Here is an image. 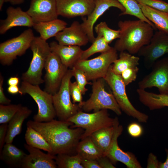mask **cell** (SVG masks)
<instances>
[{"mask_svg": "<svg viewBox=\"0 0 168 168\" xmlns=\"http://www.w3.org/2000/svg\"><path fill=\"white\" fill-rule=\"evenodd\" d=\"M26 124L44 137L51 147L52 154L54 155L76 154V147L84 131L81 128H71L73 125L71 122L54 119L43 122L30 120Z\"/></svg>", "mask_w": 168, "mask_h": 168, "instance_id": "obj_1", "label": "cell"}, {"mask_svg": "<svg viewBox=\"0 0 168 168\" xmlns=\"http://www.w3.org/2000/svg\"><path fill=\"white\" fill-rule=\"evenodd\" d=\"M118 26L119 37L114 47L117 51H126L132 54H138L149 44L155 30L149 23L139 19L119 21Z\"/></svg>", "mask_w": 168, "mask_h": 168, "instance_id": "obj_2", "label": "cell"}, {"mask_svg": "<svg viewBox=\"0 0 168 168\" xmlns=\"http://www.w3.org/2000/svg\"><path fill=\"white\" fill-rule=\"evenodd\" d=\"M30 48L32 52V59L28 69L22 74L21 79L32 85H39L44 82L42 78V72L51 52L50 47L40 36H35Z\"/></svg>", "mask_w": 168, "mask_h": 168, "instance_id": "obj_3", "label": "cell"}, {"mask_svg": "<svg viewBox=\"0 0 168 168\" xmlns=\"http://www.w3.org/2000/svg\"><path fill=\"white\" fill-rule=\"evenodd\" d=\"M105 82L103 78L93 81L92 93L90 98L78 103L82 110L88 112L92 110L95 112L103 109L110 110L117 115L121 114V110L112 92L106 90Z\"/></svg>", "mask_w": 168, "mask_h": 168, "instance_id": "obj_4", "label": "cell"}, {"mask_svg": "<svg viewBox=\"0 0 168 168\" xmlns=\"http://www.w3.org/2000/svg\"><path fill=\"white\" fill-rule=\"evenodd\" d=\"M111 88L112 93L121 110L128 115L141 123H147L148 116L138 110L130 101L126 91V86L120 75L115 74L111 65L103 78Z\"/></svg>", "mask_w": 168, "mask_h": 168, "instance_id": "obj_5", "label": "cell"}, {"mask_svg": "<svg viewBox=\"0 0 168 168\" xmlns=\"http://www.w3.org/2000/svg\"><path fill=\"white\" fill-rule=\"evenodd\" d=\"M19 93L21 95L28 94L36 103L38 111L33 116L34 121L39 122H48L54 119L56 116L53 95L42 90L39 85L23 81Z\"/></svg>", "mask_w": 168, "mask_h": 168, "instance_id": "obj_6", "label": "cell"}, {"mask_svg": "<svg viewBox=\"0 0 168 168\" xmlns=\"http://www.w3.org/2000/svg\"><path fill=\"white\" fill-rule=\"evenodd\" d=\"M67 121L72 123V128H81L84 130L81 140L103 128L113 126L114 118L110 116L107 110L103 109L89 113L82 110L70 118Z\"/></svg>", "mask_w": 168, "mask_h": 168, "instance_id": "obj_7", "label": "cell"}, {"mask_svg": "<svg viewBox=\"0 0 168 168\" xmlns=\"http://www.w3.org/2000/svg\"><path fill=\"white\" fill-rule=\"evenodd\" d=\"M73 76L72 69H68L63 79L59 90L53 95L56 117L59 120L67 121L70 118L82 110L78 104L72 102L71 100L69 84Z\"/></svg>", "mask_w": 168, "mask_h": 168, "instance_id": "obj_8", "label": "cell"}, {"mask_svg": "<svg viewBox=\"0 0 168 168\" xmlns=\"http://www.w3.org/2000/svg\"><path fill=\"white\" fill-rule=\"evenodd\" d=\"M118 58L117 51L112 47L95 58L79 60L74 67L82 70L88 81H93L103 78L110 67Z\"/></svg>", "mask_w": 168, "mask_h": 168, "instance_id": "obj_9", "label": "cell"}, {"mask_svg": "<svg viewBox=\"0 0 168 168\" xmlns=\"http://www.w3.org/2000/svg\"><path fill=\"white\" fill-rule=\"evenodd\" d=\"M35 36L32 30L28 29L18 36L0 44V62L3 65H11L17 56H21L30 48Z\"/></svg>", "mask_w": 168, "mask_h": 168, "instance_id": "obj_10", "label": "cell"}, {"mask_svg": "<svg viewBox=\"0 0 168 168\" xmlns=\"http://www.w3.org/2000/svg\"><path fill=\"white\" fill-rule=\"evenodd\" d=\"M44 68L45 71L44 91L53 95L59 90L68 68L62 63L56 54L51 52L47 58Z\"/></svg>", "mask_w": 168, "mask_h": 168, "instance_id": "obj_11", "label": "cell"}, {"mask_svg": "<svg viewBox=\"0 0 168 168\" xmlns=\"http://www.w3.org/2000/svg\"><path fill=\"white\" fill-rule=\"evenodd\" d=\"M151 71L138 83L139 88L157 87L161 94L168 95V57L156 61Z\"/></svg>", "mask_w": 168, "mask_h": 168, "instance_id": "obj_12", "label": "cell"}, {"mask_svg": "<svg viewBox=\"0 0 168 168\" xmlns=\"http://www.w3.org/2000/svg\"><path fill=\"white\" fill-rule=\"evenodd\" d=\"M168 54V35L159 30L154 33L150 42L142 47L138 53L143 58L145 67L152 68L158 59Z\"/></svg>", "mask_w": 168, "mask_h": 168, "instance_id": "obj_13", "label": "cell"}, {"mask_svg": "<svg viewBox=\"0 0 168 168\" xmlns=\"http://www.w3.org/2000/svg\"><path fill=\"white\" fill-rule=\"evenodd\" d=\"M114 134L112 141L105 156H107L114 164L121 162L128 168H141L142 167L132 153L125 152L121 149L118 143V138L123 130L122 125H119L118 118H114Z\"/></svg>", "mask_w": 168, "mask_h": 168, "instance_id": "obj_14", "label": "cell"}, {"mask_svg": "<svg viewBox=\"0 0 168 168\" xmlns=\"http://www.w3.org/2000/svg\"><path fill=\"white\" fill-rule=\"evenodd\" d=\"M58 16L68 18L88 16L93 10L95 0H56Z\"/></svg>", "mask_w": 168, "mask_h": 168, "instance_id": "obj_15", "label": "cell"}, {"mask_svg": "<svg viewBox=\"0 0 168 168\" xmlns=\"http://www.w3.org/2000/svg\"><path fill=\"white\" fill-rule=\"evenodd\" d=\"M94 8L87 17H83L81 26L87 35L89 42L92 43L95 39L94 34V26L99 18L110 7L117 8L122 12L124 11V7L116 0H95Z\"/></svg>", "mask_w": 168, "mask_h": 168, "instance_id": "obj_16", "label": "cell"}, {"mask_svg": "<svg viewBox=\"0 0 168 168\" xmlns=\"http://www.w3.org/2000/svg\"><path fill=\"white\" fill-rule=\"evenodd\" d=\"M35 23L58 19L56 0H31L26 11Z\"/></svg>", "mask_w": 168, "mask_h": 168, "instance_id": "obj_17", "label": "cell"}, {"mask_svg": "<svg viewBox=\"0 0 168 168\" xmlns=\"http://www.w3.org/2000/svg\"><path fill=\"white\" fill-rule=\"evenodd\" d=\"M59 44L69 46H81L89 42L87 35L84 32L81 23L74 21L68 27H66L55 37Z\"/></svg>", "mask_w": 168, "mask_h": 168, "instance_id": "obj_18", "label": "cell"}, {"mask_svg": "<svg viewBox=\"0 0 168 168\" xmlns=\"http://www.w3.org/2000/svg\"><path fill=\"white\" fill-rule=\"evenodd\" d=\"M24 147L29 153L26 156L22 164V168H56L55 159L56 155L45 153L40 149L32 147L26 144Z\"/></svg>", "mask_w": 168, "mask_h": 168, "instance_id": "obj_19", "label": "cell"}, {"mask_svg": "<svg viewBox=\"0 0 168 168\" xmlns=\"http://www.w3.org/2000/svg\"><path fill=\"white\" fill-rule=\"evenodd\" d=\"M7 17L0 20V34L3 35L8 30L16 26L33 27L35 23L26 12L21 8L9 7L6 10Z\"/></svg>", "mask_w": 168, "mask_h": 168, "instance_id": "obj_20", "label": "cell"}, {"mask_svg": "<svg viewBox=\"0 0 168 168\" xmlns=\"http://www.w3.org/2000/svg\"><path fill=\"white\" fill-rule=\"evenodd\" d=\"M49 45L51 52L56 54L62 63L71 69L80 60L83 51L80 46L61 45L55 41Z\"/></svg>", "mask_w": 168, "mask_h": 168, "instance_id": "obj_21", "label": "cell"}, {"mask_svg": "<svg viewBox=\"0 0 168 168\" xmlns=\"http://www.w3.org/2000/svg\"><path fill=\"white\" fill-rule=\"evenodd\" d=\"M32 113L26 106H22L19 110L8 123L5 143H12L14 138L21 133L24 121Z\"/></svg>", "mask_w": 168, "mask_h": 168, "instance_id": "obj_22", "label": "cell"}, {"mask_svg": "<svg viewBox=\"0 0 168 168\" xmlns=\"http://www.w3.org/2000/svg\"><path fill=\"white\" fill-rule=\"evenodd\" d=\"M137 92L140 102L150 110L168 107V95L149 92L139 88Z\"/></svg>", "mask_w": 168, "mask_h": 168, "instance_id": "obj_23", "label": "cell"}, {"mask_svg": "<svg viewBox=\"0 0 168 168\" xmlns=\"http://www.w3.org/2000/svg\"><path fill=\"white\" fill-rule=\"evenodd\" d=\"M27 154L12 143H6L0 153V159L11 167L21 168Z\"/></svg>", "mask_w": 168, "mask_h": 168, "instance_id": "obj_24", "label": "cell"}, {"mask_svg": "<svg viewBox=\"0 0 168 168\" xmlns=\"http://www.w3.org/2000/svg\"><path fill=\"white\" fill-rule=\"evenodd\" d=\"M67 25L64 21L58 19L35 23L33 28L40 35L43 39L47 40L50 38L55 37Z\"/></svg>", "mask_w": 168, "mask_h": 168, "instance_id": "obj_25", "label": "cell"}, {"mask_svg": "<svg viewBox=\"0 0 168 168\" xmlns=\"http://www.w3.org/2000/svg\"><path fill=\"white\" fill-rule=\"evenodd\" d=\"M139 4L145 16L154 25L156 29L168 35V13Z\"/></svg>", "mask_w": 168, "mask_h": 168, "instance_id": "obj_26", "label": "cell"}, {"mask_svg": "<svg viewBox=\"0 0 168 168\" xmlns=\"http://www.w3.org/2000/svg\"><path fill=\"white\" fill-rule=\"evenodd\" d=\"M76 153L82 159L97 160L104 156L102 151L94 142L90 136L81 140L76 148Z\"/></svg>", "mask_w": 168, "mask_h": 168, "instance_id": "obj_27", "label": "cell"}, {"mask_svg": "<svg viewBox=\"0 0 168 168\" xmlns=\"http://www.w3.org/2000/svg\"><path fill=\"white\" fill-rule=\"evenodd\" d=\"M27 126L25 137L26 144L32 147L43 150L52 154L51 147L44 137L32 127Z\"/></svg>", "mask_w": 168, "mask_h": 168, "instance_id": "obj_28", "label": "cell"}, {"mask_svg": "<svg viewBox=\"0 0 168 168\" xmlns=\"http://www.w3.org/2000/svg\"><path fill=\"white\" fill-rule=\"evenodd\" d=\"M140 58L125 51L120 52L119 58L111 65L112 69L116 74L120 75L124 70L138 66Z\"/></svg>", "mask_w": 168, "mask_h": 168, "instance_id": "obj_29", "label": "cell"}, {"mask_svg": "<svg viewBox=\"0 0 168 168\" xmlns=\"http://www.w3.org/2000/svg\"><path fill=\"white\" fill-rule=\"evenodd\" d=\"M114 132L113 126L100 129L90 136L96 145L103 152L104 156L111 144Z\"/></svg>", "mask_w": 168, "mask_h": 168, "instance_id": "obj_30", "label": "cell"}, {"mask_svg": "<svg viewBox=\"0 0 168 168\" xmlns=\"http://www.w3.org/2000/svg\"><path fill=\"white\" fill-rule=\"evenodd\" d=\"M124 8L125 11L120 13L119 16L129 15L134 16L139 19L145 21L150 24L154 28V25L144 15L138 3L136 0H116Z\"/></svg>", "mask_w": 168, "mask_h": 168, "instance_id": "obj_31", "label": "cell"}, {"mask_svg": "<svg viewBox=\"0 0 168 168\" xmlns=\"http://www.w3.org/2000/svg\"><path fill=\"white\" fill-rule=\"evenodd\" d=\"M92 43L88 48L83 50L80 60L88 59L91 56L97 53L106 52L112 48L102 37L98 35Z\"/></svg>", "mask_w": 168, "mask_h": 168, "instance_id": "obj_32", "label": "cell"}, {"mask_svg": "<svg viewBox=\"0 0 168 168\" xmlns=\"http://www.w3.org/2000/svg\"><path fill=\"white\" fill-rule=\"evenodd\" d=\"M55 160L57 168H84L81 164L82 159L77 154H58L56 155Z\"/></svg>", "mask_w": 168, "mask_h": 168, "instance_id": "obj_33", "label": "cell"}, {"mask_svg": "<svg viewBox=\"0 0 168 168\" xmlns=\"http://www.w3.org/2000/svg\"><path fill=\"white\" fill-rule=\"evenodd\" d=\"M94 29L97 35L102 37L109 44L119 37V30H116L110 28L105 21H101L97 24Z\"/></svg>", "mask_w": 168, "mask_h": 168, "instance_id": "obj_34", "label": "cell"}, {"mask_svg": "<svg viewBox=\"0 0 168 168\" xmlns=\"http://www.w3.org/2000/svg\"><path fill=\"white\" fill-rule=\"evenodd\" d=\"M21 104H0V124L8 123L22 106Z\"/></svg>", "mask_w": 168, "mask_h": 168, "instance_id": "obj_35", "label": "cell"}, {"mask_svg": "<svg viewBox=\"0 0 168 168\" xmlns=\"http://www.w3.org/2000/svg\"><path fill=\"white\" fill-rule=\"evenodd\" d=\"M74 76L82 95H84L88 89L85 86L87 84L92 85L88 82L84 73L81 70L73 67L71 69Z\"/></svg>", "mask_w": 168, "mask_h": 168, "instance_id": "obj_36", "label": "cell"}, {"mask_svg": "<svg viewBox=\"0 0 168 168\" xmlns=\"http://www.w3.org/2000/svg\"><path fill=\"white\" fill-rule=\"evenodd\" d=\"M139 3L160 11L168 13V3L161 0H136Z\"/></svg>", "mask_w": 168, "mask_h": 168, "instance_id": "obj_37", "label": "cell"}, {"mask_svg": "<svg viewBox=\"0 0 168 168\" xmlns=\"http://www.w3.org/2000/svg\"><path fill=\"white\" fill-rule=\"evenodd\" d=\"M139 70L136 66L126 69L122 72L120 76L126 86L136 80Z\"/></svg>", "mask_w": 168, "mask_h": 168, "instance_id": "obj_38", "label": "cell"}, {"mask_svg": "<svg viewBox=\"0 0 168 168\" xmlns=\"http://www.w3.org/2000/svg\"><path fill=\"white\" fill-rule=\"evenodd\" d=\"M69 91L73 103H81L83 101L82 94L76 81L73 82H70L69 84Z\"/></svg>", "mask_w": 168, "mask_h": 168, "instance_id": "obj_39", "label": "cell"}, {"mask_svg": "<svg viewBox=\"0 0 168 168\" xmlns=\"http://www.w3.org/2000/svg\"><path fill=\"white\" fill-rule=\"evenodd\" d=\"M127 129L129 135L133 138H138L141 136L143 133V129L141 125L135 122L130 124L128 126Z\"/></svg>", "mask_w": 168, "mask_h": 168, "instance_id": "obj_40", "label": "cell"}, {"mask_svg": "<svg viewBox=\"0 0 168 168\" xmlns=\"http://www.w3.org/2000/svg\"><path fill=\"white\" fill-rule=\"evenodd\" d=\"M8 124V123L2 124L0 126V153L1 152L5 143Z\"/></svg>", "mask_w": 168, "mask_h": 168, "instance_id": "obj_41", "label": "cell"}, {"mask_svg": "<svg viewBox=\"0 0 168 168\" xmlns=\"http://www.w3.org/2000/svg\"><path fill=\"white\" fill-rule=\"evenodd\" d=\"M4 78L1 73L0 74V104L8 105L10 104L11 100L5 96L2 87Z\"/></svg>", "mask_w": 168, "mask_h": 168, "instance_id": "obj_42", "label": "cell"}, {"mask_svg": "<svg viewBox=\"0 0 168 168\" xmlns=\"http://www.w3.org/2000/svg\"><path fill=\"white\" fill-rule=\"evenodd\" d=\"M97 161L101 168H116L114 165V164L106 156H102L98 159Z\"/></svg>", "mask_w": 168, "mask_h": 168, "instance_id": "obj_43", "label": "cell"}, {"mask_svg": "<svg viewBox=\"0 0 168 168\" xmlns=\"http://www.w3.org/2000/svg\"><path fill=\"white\" fill-rule=\"evenodd\" d=\"M147 168H159L160 162L157 159L156 156L154 154L150 153L147 159Z\"/></svg>", "mask_w": 168, "mask_h": 168, "instance_id": "obj_44", "label": "cell"}, {"mask_svg": "<svg viewBox=\"0 0 168 168\" xmlns=\"http://www.w3.org/2000/svg\"><path fill=\"white\" fill-rule=\"evenodd\" d=\"M81 164L84 168H101L96 160L82 159Z\"/></svg>", "mask_w": 168, "mask_h": 168, "instance_id": "obj_45", "label": "cell"}, {"mask_svg": "<svg viewBox=\"0 0 168 168\" xmlns=\"http://www.w3.org/2000/svg\"><path fill=\"white\" fill-rule=\"evenodd\" d=\"M20 82V79L16 77H11L7 81V84L9 86H18Z\"/></svg>", "mask_w": 168, "mask_h": 168, "instance_id": "obj_46", "label": "cell"}, {"mask_svg": "<svg viewBox=\"0 0 168 168\" xmlns=\"http://www.w3.org/2000/svg\"><path fill=\"white\" fill-rule=\"evenodd\" d=\"M7 91L10 94H16L19 93L20 87L18 86H9L7 89Z\"/></svg>", "mask_w": 168, "mask_h": 168, "instance_id": "obj_47", "label": "cell"}, {"mask_svg": "<svg viewBox=\"0 0 168 168\" xmlns=\"http://www.w3.org/2000/svg\"><path fill=\"white\" fill-rule=\"evenodd\" d=\"M165 151L166 153V159L164 162H160L159 168H168V149H166Z\"/></svg>", "mask_w": 168, "mask_h": 168, "instance_id": "obj_48", "label": "cell"}, {"mask_svg": "<svg viewBox=\"0 0 168 168\" xmlns=\"http://www.w3.org/2000/svg\"><path fill=\"white\" fill-rule=\"evenodd\" d=\"M24 0H6L5 2H9L12 5L20 4L23 3Z\"/></svg>", "mask_w": 168, "mask_h": 168, "instance_id": "obj_49", "label": "cell"}, {"mask_svg": "<svg viewBox=\"0 0 168 168\" xmlns=\"http://www.w3.org/2000/svg\"><path fill=\"white\" fill-rule=\"evenodd\" d=\"M6 0H0V10L2 11V7L3 5L5 2Z\"/></svg>", "mask_w": 168, "mask_h": 168, "instance_id": "obj_50", "label": "cell"}]
</instances>
